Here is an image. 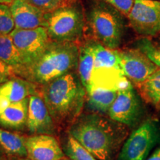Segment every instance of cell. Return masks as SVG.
Returning <instances> with one entry per match:
<instances>
[{
	"label": "cell",
	"instance_id": "obj_7",
	"mask_svg": "<svg viewBox=\"0 0 160 160\" xmlns=\"http://www.w3.org/2000/svg\"><path fill=\"white\" fill-rule=\"evenodd\" d=\"M10 36L21 56L23 70L34 62L51 42L44 27L29 30L14 29Z\"/></svg>",
	"mask_w": 160,
	"mask_h": 160
},
{
	"label": "cell",
	"instance_id": "obj_24",
	"mask_svg": "<svg viewBox=\"0 0 160 160\" xmlns=\"http://www.w3.org/2000/svg\"><path fill=\"white\" fill-rule=\"evenodd\" d=\"M9 5L0 3V35H9L15 29Z\"/></svg>",
	"mask_w": 160,
	"mask_h": 160
},
{
	"label": "cell",
	"instance_id": "obj_1",
	"mask_svg": "<svg viewBox=\"0 0 160 160\" xmlns=\"http://www.w3.org/2000/svg\"><path fill=\"white\" fill-rule=\"evenodd\" d=\"M57 128L70 127L81 115L87 91L77 73L69 72L39 87Z\"/></svg>",
	"mask_w": 160,
	"mask_h": 160
},
{
	"label": "cell",
	"instance_id": "obj_32",
	"mask_svg": "<svg viewBox=\"0 0 160 160\" xmlns=\"http://www.w3.org/2000/svg\"><path fill=\"white\" fill-rule=\"evenodd\" d=\"M13 0H0V3L6 4V5H11Z\"/></svg>",
	"mask_w": 160,
	"mask_h": 160
},
{
	"label": "cell",
	"instance_id": "obj_14",
	"mask_svg": "<svg viewBox=\"0 0 160 160\" xmlns=\"http://www.w3.org/2000/svg\"><path fill=\"white\" fill-rule=\"evenodd\" d=\"M39 88V86L28 80L15 76L0 85V96L7 98L11 103L19 102L29 98Z\"/></svg>",
	"mask_w": 160,
	"mask_h": 160
},
{
	"label": "cell",
	"instance_id": "obj_6",
	"mask_svg": "<svg viewBox=\"0 0 160 160\" xmlns=\"http://www.w3.org/2000/svg\"><path fill=\"white\" fill-rule=\"evenodd\" d=\"M159 139L158 123L154 120H146L126 140L119 160H146Z\"/></svg>",
	"mask_w": 160,
	"mask_h": 160
},
{
	"label": "cell",
	"instance_id": "obj_26",
	"mask_svg": "<svg viewBox=\"0 0 160 160\" xmlns=\"http://www.w3.org/2000/svg\"><path fill=\"white\" fill-rule=\"evenodd\" d=\"M100 1L111 5L112 7L119 11L122 14L125 15L127 17L134 2V0H100Z\"/></svg>",
	"mask_w": 160,
	"mask_h": 160
},
{
	"label": "cell",
	"instance_id": "obj_25",
	"mask_svg": "<svg viewBox=\"0 0 160 160\" xmlns=\"http://www.w3.org/2000/svg\"><path fill=\"white\" fill-rule=\"evenodd\" d=\"M45 13H50L67 5V0H25Z\"/></svg>",
	"mask_w": 160,
	"mask_h": 160
},
{
	"label": "cell",
	"instance_id": "obj_8",
	"mask_svg": "<svg viewBox=\"0 0 160 160\" xmlns=\"http://www.w3.org/2000/svg\"><path fill=\"white\" fill-rule=\"evenodd\" d=\"M128 18L137 33L144 37L155 36L160 31V1L134 0Z\"/></svg>",
	"mask_w": 160,
	"mask_h": 160
},
{
	"label": "cell",
	"instance_id": "obj_16",
	"mask_svg": "<svg viewBox=\"0 0 160 160\" xmlns=\"http://www.w3.org/2000/svg\"><path fill=\"white\" fill-rule=\"evenodd\" d=\"M117 90L104 87H91L87 91L88 101L93 109L99 112H108L118 95Z\"/></svg>",
	"mask_w": 160,
	"mask_h": 160
},
{
	"label": "cell",
	"instance_id": "obj_5",
	"mask_svg": "<svg viewBox=\"0 0 160 160\" xmlns=\"http://www.w3.org/2000/svg\"><path fill=\"white\" fill-rule=\"evenodd\" d=\"M85 19L79 5H67L47 13L44 28L51 41L76 42L85 31Z\"/></svg>",
	"mask_w": 160,
	"mask_h": 160
},
{
	"label": "cell",
	"instance_id": "obj_22",
	"mask_svg": "<svg viewBox=\"0 0 160 160\" xmlns=\"http://www.w3.org/2000/svg\"><path fill=\"white\" fill-rule=\"evenodd\" d=\"M64 150L71 160H99L70 134L66 137Z\"/></svg>",
	"mask_w": 160,
	"mask_h": 160
},
{
	"label": "cell",
	"instance_id": "obj_21",
	"mask_svg": "<svg viewBox=\"0 0 160 160\" xmlns=\"http://www.w3.org/2000/svg\"><path fill=\"white\" fill-rule=\"evenodd\" d=\"M141 94L146 101L153 104H160V69L139 86Z\"/></svg>",
	"mask_w": 160,
	"mask_h": 160
},
{
	"label": "cell",
	"instance_id": "obj_18",
	"mask_svg": "<svg viewBox=\"0 0 160 160\" xmlns=\"http://www.w3.org/2000/svg\"><path fill=\"white\" fill-rule=\"evenodd\" d=\"M26 139L19 133L0 128V145L9 157H28Z\"/></svg>",
	"mask_w": 160,
	"mask_h": 160
},
{
	"label": "cell",
	"instance_id": "obj_11",
	"mask_svg": "<svg viewBox=\"0 0 160 160\" xmlns=\"http://www.w3.org/2000/svg\"><path fill=\"white\" fill-rule=\"evenodd\" d=\"M108 113L113 121L126 125H133L137 121L141 113V105L132 85L119 91Z\"/></svg>",
	"mask_w": 160,
	"mask_h": 160
},
{
	"label": "cell",
	"instance_id": "obj_13",
	"mask_svg": "<svg viewBox=\"0 0 160 160\" xmlns=\"http://www.w3.org/2000/svg\"><path fill=\"white\" fill-rule=\"evenodd\" d=\"M10 8L15 23V29H35L44 27L46 13L25 0H13Z\"/></svg>",
	"mask_w": 160,
	"mask_h": 160
},
{
	"label": "cell",
	"instance_id": "obj_35",
	"mask_svg": "<svg viewBox=\"0 0 160 160\" xmlns=\"http://www.w3.org/2000/svg\"><path fill=\"white\" fill-rule=\"evenodd\" d=\"M159 105H160V104H159Z\"/></svg>",
	"mask_w": 160,
	"mask_h": 160
},
{
	"label": "cell",
	"instance_id": "obj_28",
	"mask_svg": "<svg viewBox=\"0 0 160 160\" xmlns=\"http://www.w3.org/2000/svg\"><path fill=\"white\" fill-rule=\"evenodd\" d=\"M11 104V102L7 98L3 97V96H0V113L5 108H7Z\"/></svg>",
	"mask_w": 160,
	"mask_h": 160
},
{
	"label": "cell",
	"instance_id": "obj_19",
	"mask_svg": "<svg viewBox=\"0 0 160 160\" xmlns=\"http://www.w3.org/2000/svg\"><path fill=\"white\" fill-rule=\"evenodd\" d=\"M0 60L11 67L17 77L24 68L21 56L10 34L0 35Z\"/></svg>",
	"mask_w": 160,
	"mask_h": 160
},
{
	"label": "cell",
	"instance_id": "obj_12",
	"mask_svg": "<svg viewBox=\"0 0 160 160\" xmlns=\"http://www.w3.org/2000/svg\"><path fill=\"white\" fill-rule=\"evenodd\" d=\"M28 158L30 160H61L65 153L53 135L37 134L26 139Z\"/></svg>",
	"mask_w": 160,
	"mask_h": 160
},
{
	"label": "cell",
	"instance_id": "obj_30",
	"mask_svg": "<svg viewBox=\"0 0 160 160\" xmlns=\"http://www.w3.org/2000/svg\"><path fill=\"white\" fill-rule=\"evenodd\" d=\"M3 160H30L28 157H9L8 156Z\"/></svg>",
	"mask_w": 160,
	"mask_h": 160
},
{
	"label": "cell",
	"instance_id": "obj_27",
	"mask_svg": "<svg viewBox=\"0 0 160 160\" xmlns=\"http://www.w3.org/2000/svg\"><path fill=\"white\" fill-rule=\"evenodd\" d=\"M15 76L13 68L2 60H0V85L7 82L8 80Z\"/></svg>",
	"mask_w": 160,
	"mask_h": 160
},
{
	"label": "cell",
	"instance_id": "obj_15",
	"mask_svg": "<svg viewBox=\"0 0 160 160\" xmlns=\"http://www.w3.org/2000/svg\"><path fill=\"white\" fill-rule=\"evenodd\" d=\"M28 102L29 98L11 103L0 113V125L13 130H22L26 128Z\"/></svg>",
	"mask_w": 160,
	"mask_h": 160
},
{
	"label": "cell",
	"instance_id": "obj_9",
	"mask_svg": "<svg viewBox=\"0 0 160 160\" xmlns=\"http://www.w3.org/2000/svg\"><path fill=\"white\" fill-rule=\"evenodd\" d=\"M124 75L138 87L159 68L138 49L117 51Z\"/></svg>",
	"mask_w": 160,
	"mask_h": 160
},
{
	"label": "cell",
	"instance_id": "obj_33",
	"mask_svg": "<svg viewBox=\"0 0 160 160\" xmlns=\"http://www.w3.org/2000/svg\"><path fill=\"white\" fill-rule=\"evenodd\" d=\"M61 160H71V159H68V158H63V159H62Z\"/></svg>",
	"mask_w": 160,
	"mask_h": 160
},
{
	"label": "cell",
	"instance_id": "obj_23",
	"mask_svg": "<svg viewBox=\"0 0 160 160\" xmlns=\"http://www.w3.org/2000/svg\"><path fill=\"white\" fill-rule=\"evenodd\" d=\"M136 48L139 50L160 68V48L148 38L138 39L135 43Z\"/></svg>",
	"mask_w": 160,
	"mask_h": 160
},
{
	"label": "cell",
	"instance_id": "obj_31",
	"mask_svg": "<svg viewBox=\"0 0 160 160\" xmlns=\"http://www.w3.org/2000/svg\"><path fill=\"white\" fill-rule=\"evenodd\" d=\"M7 157H8V155L6 154L5 151H4L2 148L1 145H0V160H3L4 159H5Z\"/></svg>",
	"mask_w": 160,
	"mask_h": 160
},
{
	"label": "cell",
	"instance_id": "obj_17",
	"mask_svg": "<svg viewBox=\"0 0 160 160\" xmlns=\"http://www.w3.org/2000/svg\"><path fill=\"white\" fill-rule=\"evenodd\" d=\"M94 69V53L91 41L86 42L79 46L77 73L86 91L91 84V76Z\"/></svg>",
	"mask_w": 160,
	"mask_h": 160
},
{
	"label": "cell",
	"instance_id": "obj_10",
	"mask_svg": "<svg viewBox=\"0 0 160 160\" xmlns=\"http://www.w3.org/2000/svg\"><path fill=\"white\" fill-rule=\"evenodd\" d=\"M26 128L33 135H53L57 129L39 90L29 97Z\"/></svg>",
	"mask_w": 160,
	"mask_h": 160
},
{
	"label": "cell",
	"instance_id": "obj_34",
	"mask_svg": "<svg viewBox=\"0 0 160 160\" xmlns=\"http://www.w3.org/2000/svg\"><path fill=\"white\" fill-rule=\"evenodd\" d=\"M159 48H160V42H159Z\"/></svg>",
	"mask_w": 160,
	"mask_h": 160
},
{
	"label": "cell",
	"instance_id": "obj_20",
	"mask_svg": "<svg viewBox=\"0 0 160 160\" xmlns=\"http://www.w3.org/2000/svg\"><path fill=\"white\" fill-rule=\"evenodd\" d=\"M91 44L94 53V69L122 70L117 50L106 48L99 42L91 41Z\"/></svg>",
	"mask_w": 160,
	"mask_h": 160
},
{
	"label": "cell",
	"instance_id": "obj_2",
	"mask_svg": "<svg viewBox=\"0 0 160 160\" xmlns=\"http://www.w3.org/2000/svg\"><path fill=\"white\" fill-rule=\"evenodd\" d=\"M79 54L77 42L51 41L42 55L19 77L40 87L77 70Z\"/></svg>",
	"mask_w": 160,
	"mask_h": 160
},
{
	"label": "cell",
	"instance_id": "obj_3",
	"mask_svg": "<svg viewBox=\"0 0 160 160\" xmlns=\"http://www.w3.org/2000/svg\"><path fill=\"white\" fill-rule=\"evenodd\" d=\"M117 126L101 116L80 115L69 127V134L99 160H110L122 140Z\"/></svg>",
	"mask_w": 160,
	"mask_h": 160
},
{
	"label": "cell",
	"instance_id": "obj_29",
	"mask_svg": "<svg viewBox=\"0 0 160 160\" xmlns=\"http://www.w3.org/2000/svg\"><path fill=\"white\" fill-rule=\"evenodd\" d=\"M146 160H160V147L152 153V155Z\"/></svg>",
	"mask_w": 160,
	"mask_h": 160
},
{
	"label": "cell",
	"instance_id": "obj_4",
	"mask_svg": "<svg viewBox=\"0 0 160 160\" xmlns=\"http://www.w3.org/2000/svg\"><path fill=\"white\" fill-rule=\"evenodd\" d=\"M122 13L108 4L100 2L89 10L88 22L93 36L99 43L116 50L121 45L124 34Z\"/></svg>",
	"mask_w": 160,
	"mask_h": 160
}]
</instances>
